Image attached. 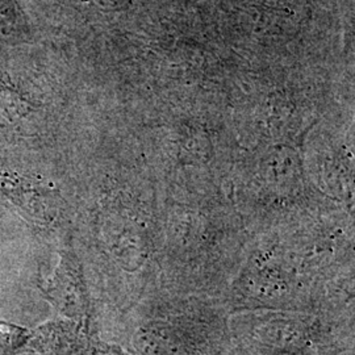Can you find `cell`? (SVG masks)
<instances>
[{
	"instance_id": "277c9868",
	"label": "cell",
	"mask_w": 355,
	"mask_h": 355,
	"mask_svg": "<svg viewBox=\"0 0 355 355\" xmlns=\"http://www.w3.org/2000/svg\"><path fill=\"white\" fill-rule=\"evenodd\" d=\"M33 337L44 355H133L119 345L92 337L89 325L67 318L38 328Z\"/></svg>"
},
{
	"instance_id": "6da1fadb",
	"label": "cell",
	"mask_w": 355,
	"mask_h": 355,
	"mask_svg": "<svg viewBox=\"0 0 355 355\" xmlns=\"http://www.w3.org/2000/svg\"><path fill=\"white\" fill-rule=\"evenodd\" d=\"M133 355H232L230 312L221 299L158 290L129 312Z\"/></svg>"
},
{
	"instance_id": "8992f818",
	"label": "cell",
	"mask_w": 355,
	"mask_h": 355,
	"mask_svg": "<svg viewBox=\"0 0 355 355\" xmlns=\"http://www.w3.org/2000/svg\"><path fill=\"white\" fill-rule=\"evenodd\" d=\"M232 355H234V354H232Z\"/></svg>"
},
{
	"instance_id": "5b68a950",
	"label": "cell",
	"mask_w": 355,
	"mask_h": 355,
	"mask_svg": "<svg viewBox=\"0 0 355 355\" xmlns=\"http://www.w3.org/2000/svg\"><path fill=\"white\" fill-rule=\"evenodd\" d=\"M32 341V331L0 320V355H13Z\"/></svg>"
},
{
	"instance_id": "7a4b0ae2",
	"label": "cell",
	"mask_w": 355,
	"mask_h": 355,
	"mask_svg": "<svg viewBox=\"0 0 355 355\" xmlns=\"http://www.w3.org/2000/svg\"><path fill=\"white\" fill-rule=\"evenodd\" d=\"M234 355H354V316L309 311L230 313Z\"/></svg>"
},
{
	"instance_id": "3957f363",
	"label": "cell",
	"mask_w": 355,
	"mask_h": 355,
	"mask_svg": "<svg viewBox=\"0 0 355 355\" xmlns=\"http://www.w3.org/2000/svg\"><path fill=\"white\" fill-rule=\"evenodd\" d=\"M42 292L64 318L89 327L92 304L89 284L76 259L64 257L54 272L42 283Z\"/></svg>"
}]
</instances>
